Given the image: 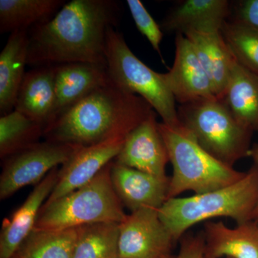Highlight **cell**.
<instances>
[{
    "mask_svg": "<svg viewBox=\"0 0 258 258\" xmlns=\"http://www.w3.org/2000/svg\"><path fill=\"white\" fill-rule=\"evenodd\" d=\"M112 0H73L29 33L28 64L37 68L86 62L106 66V35L118 20Z\"/></svg>",
    "mask_w": 258,
    "mask_h": 258,
    "instance_id": "1",
    "label": "cell"
},
{
    "mask_svg": "<svg viewBox=\"0 0 258 258\" xmlns=\"http://www.w3.org/2000/svg\"><path fill=\"white\" fill-rule=\"evenodd\" d=\"M155 111L142 97L113 83L95 90L47 125V142L89 147L129 133Z\"/></svg>",
    "mask_w": 258,
    "mask_h": 258,
    "instance_id": "2",
    "label": "cell"
},
{
    "mask_svg": "<svg viewBox=\"0 0 258 258\" xmlns=\"http://www.w3.org/2000/svg\"><path fill=\"white\" fill-rule=\"evenodd\" d=\"M257 199L258 171L254 165L235 184L187 198L169 199L158 211L176 242L192 226L212 218L230 217L237 224L252 220Z\"/></svg>",
    "mask_w": 258,
    "mask_h": 258,
    "instance_id": "3",
    "label": "cell"
},
{
    "mask_svg": "<svg viewBox=\"0 0 258 258\" xmlns=\"http://www.w3.org/2000/svg\"><path fill=\"white\" fill-rule=\"evenodd\" d=\"M159 129L173 167L168 200L186 191L200 195L221 189L245 176L246 172L212 157L181 123L171 126L159 123Z\"/></svg>",
    "mask_w": 258,
    "mask_h": 258,
    "instance_id": "4",
    "label": "cell"
},
{
    "mask_svg": "<svg viewBox=\"0 0 258 258\" xmlns=\"http://www.w3.org/2000/svg\"><path fill=\"white\" fill-rule=\"evenodd\" d=\"M113 161L88 184L43 205L35 225L37 230H58L101 223H120L126 217L111 177Z\"/></svg>",
    "mask_w": 258,
    "mask_h": 258,
    "instance_id": "5",
    "label": "cell"
},
{
    "mask_svg": "<svg viewBox=\"0 0 258 258\" xmlns=\"http://www.w3.org/2000/svg\"><path fill=\"white\" fill-rule=\"evenodd\" d=\"M180 122L209 154L226 165L249 157L253 132L232 114L222 99L200 100L181 105Z\"/></svg>",
    "mask_w": 258,
    "mask_h": 258,
    "instance_id": "6",
    "label": "cell"
},
{
    "mask_svg": "<svg viewBox=\"0 0 258 258\" xmlns=\"http://www.w3.org/2000/svg\"><path fill=\"white\" fill-rule=\"evenodd\" d=\"M106 68L112 83L125 92L142 97L159 113L162 123L181 124L176 101L163 78L131 50L121 34L110 26L106 35Z\"/></svg>",
    "mask_w": 258,
    "mask_h": 258,
    "instance_id": "7",
    "label": "cell"
},
{
    "mask_svg": "<svg viewBox=\"0 0 258 258\" xmlns=\"http://www.w3.org/2000/svg\"><path fill=\"white\" fill-rule=\"evenodd\" d=\"M78 148L45 141L4 159L0 200L10 198L24 186L39 184L52 169L69 160Z\"/></svg>",
    "mask_w": 258,
    "mask_h": 258,
    "instance_id": "8",
    "label": "cell"
},
{
    "mask_svg": "<svg viewBox=\"0 0 258 258\" xmlns=\"http://www.w3.org/2000/svg\"><path fill=\"white\" fill-rule=\"evenodd\" d=\"M175 243L157 209L131 212L119 225V258H161L170 255Z\"/></svg>",
    "mask_w": 258,
    "mask_h": 258,
    "instance_id": "9",
    "label": "cell"
},
{
    "mask_svg": "<svg viewBox=\"0 0 258 258\" xmlns=\"http://www.w3.org/2000/svg\"><path fill=\"white\" fill-rule=\"evenodd\" d=\"M125 139H115L103 143L79 147L59 169L55 188L44 205L50 204L94 179L118 155Z\"/></svg>",
    "mask_w": 258,
    "mask_h": 258,
    "instance_id": "10",
    "label": "cell"
},
{
    "mask_svg": "<svg viewBox=\"0 0 258 258\" xmlns=\"http://www.w3.org/2000/svg\"><path fill=\"white\" fill-rule=\"evenodd\" d=\"M175 49L172 67L162 75L176 102L183 105L217 98L192 45L182 34L176 35Z\"/></svg>",
    "mask_w": 258,
    "mask_h": 258,
    "instance_id": "11",
    "label": "cell"
},
{
    "mask_svg": "<svg viewBox=\"0 0 258 258\" xmlns=\"http://www.w3.org/2000/svg\"><path fill=\"white\" fill-rule=\"evenodd\" d=\"M153 113L125 137L115 162L158 177H167L169 154Z\"/></svg>",
    "mask_w": 258,
    "mask_h": 258,
    "instance_id": "12",
    "label": "cell"
},
{
    "mask_svg": "<svg viewBox=\"0 0 258 258\" xmlns=\"http://www.w3.org/2000/svg\"><path fill=\"white\" fill-rule=\"evenodd\" d=\"M111 177L115 193L131 212L143 208L159 210L168 200L169 176L158 177L113 161Z\"/></svg>",
    "mask_w": 258,
    "mask_h": 258,
    "instance_id": "13",
    "label": "cell"
},
{
    "mask_svg": "<svg viewBox=\"0 0 258 258\" xmlns=\"http://www.w3.org/2000/svg\"><path fill=\"white\" fill-rule=\"evenodd\" d=\"M106 66L75 62L55 66V103L50 123L98 88L111 83Z\"/></svg>",
    "mask_w": 258,
    "mask_h": 258,
    "instance_id": "14",
    "label": "cell"
},
{
    "mask_svg": "<svg viewBox=\"0 0 258 258\" xmlns=\"http://www.w3.org/2000/svg\"><path fill=\"white\" fill-rule=\"evenodd\" d=\"M58 171V167L50 171L35 186L23 205L3 222L0 234V258H12L34 230L40 210L55 188Z\"/></svg>",
    "mask_w": 258,
    "mask_h": 258,
    "instance_id": "15",
    "label": "cell"
},
{
    "mask_svg": "<svg viewBox=\"0 0 258 258\" xmlns=\"http://www.w3.org/2000/svg\"><path fill=\"white\" fill-rule=\"evenodd\" d=\"M183 35L191 42L205 68L215 96L222 99L237 61L221 29L190 30Z\"/></svg>",
    "mask_w": 258,
    "mask_h": 258,
    "instance_id": "16",
    "label": "cell"
},
{
    "mask_svg": "<svg viewBox=\"0 0 258 258\" xmlns=\"http://www.w3.org/2000/svg\"><path fill=\"white\" fill-rule=\"evenodd\" d=\"M202 233L205 258H258V221L230 228L224 222L209 220Z\"/></svg>",
    "mask_w": 258,
    "mask_h": 258,
    "instance_id": "17",
    "label": "cell"
},
{
    "mask_svg": "<svg viewBox=\"0 0 258 258\" xmlns=\"http://www.w3.org/2000/svg\"><path fill=\"white\" fill-rule=\"evenodd\" d=\"M55 66L36 68L26 73L18 91L15 111L47 126L55 103Z\"/></svg>",
    "mask_w": 258,
    "mask_h": 258,
    "instance_id": "18",
    "label": "cell"
},
{
    "mask_svg": "<svg viewBox=\"0 0 258 258\" xmlns=\"http://www.w3.org/2000/svg\"><path fill=\"white\" fill-rule=\"evenodd\" d=\"M227 0H185L163 20L162 31L184 34L190 30L221 29L230 13Z\"/></svg>",
    "mask_w": 258,
    "mask_h": 258,
    "instance_id": "19",
    "label": "cell"
},
{
    "mask_svg": "<svg viewBox=\"0 0 258 258\" xmlns=\"http://www.w3.org/2000/svg\"><path fill=\"white\" fill-rule=\"evenodd\" d=\"M29 33L27 30L10 34L0 53V111L6 115L14 111L18 91L28 64Z\"/></svg>",
    "mask_w": 258,
    "mask_h": 258,
    "instance_id": "20",
    "label": "cell"
},
{
    "mask_svg": "<svg viewBox=\"0 0 258 258\" xmlns=\"http://www.w3.org/2000/svg\"><path fill=\"white\" fill-rule=\"evenodd\" d=\"M222 101L246 128L258 132V76L236 62Z\"/></svg>",
    "mask_w": 258,
    "mask_h": 258,
    "instance_id": "21",
    "label": "cell"
},
{
    "mask_svg": "<svg viewBox=\"0 0 258 258\" xmlns=\"http://www.w3.org/2000/svg\"><path fill=\"white\" fill-rule=\"evenodd\" d=\"M64 3L62 0H0V32L11 34L47 21Z\"/></svg>",
    "mask_w": 258,
    "mask_h": 258,
    "instance_id": "22",
    "label": "cell"
},
{
    "mask_svg": "<svg viewBox=\"0 0 258 258\" xmlns=\"http://www.w3.org/2000/svg\"><path fill=\"white\" fill-rule=\"evenodd\" d=\"M79 229H34L12 258H73Z\"/></svg>",
    "mask_w": 258,
    "mask_h": 258,
    "instance_id": "23",
    "label": "cell"
},
{
    "mask_svg": "<svg viewBox=\"0 0 258 258\" xmlns=\"http://www.w3.org/2000/svg\"><path fill=\"white\" fill-rule=\"evenodd\" d=\"M45 126L17 111L0 118V157L2 160L40 143Z\"/></svg>",
    "mask_w": 258,
    "mask_h": 258,
    "instance_id": "24",
    "label": "cell"
},
{
    "mask_svg": "<svg viewBox=\"0 0 258 258\" xmlns=\"http://www.w3.org/2000/svg\"><path fill=\"white\" fill-rule=\"evenodd\" d=\"M119 225L101 222L78 227L73 258H119Z\"/></svg>",
    "mask_w": 258,
    "mask_h": 258,
    "instance_id": "25",
    "label": "cell"
},
{
    "mask_svg": "<svg viewBox=\"0 0 258 258\" xmlns=\"http://www.w3.org/2000/svg\"><path fill=\"white\" fill-rule=\"evenodd\" d=\"M221 32L237 63L258 76L257 30L236 20H226Z\"/></svg>",
    "mask_w": 258,
    "mask_h": 258,
    "instance_id": "26",
    "label": "cell"
},
{
    "mask_svg": "<svg viewBox=\"0 0 258 258\" xmlns=\"http://www.w3.org/2000/svg\"><path fill=\"white\" fill-rule=\"evenodd\" d=\"M127 5L139 32L147 37L153 48L159 54L161 59L160 43L163 32L154 18L139 0H127Z\"/></svg>",
    "mask_w": 258,
    "mask_h": 258,
    "instance_id": "27",
    "label": "cell"
},
{
    "mask_svg": "<svg viewBox=\"0 0 258 258\" xmlns=\"http://www.w3.org/2000/svg\"><path fill=\"white\" fill-rule=\"evenodd\" d=\"M179 253L175 258H205L203 233L185 235L181 237Z\"/></svg>",
    "mask_w": 258,
    "mask_h": 258,
    "instance_id": "28",
    "label": "cell"
},
{
    "mask_svg": "<svg viewBox=\"0 0 258 258\" xmlns=\"http://www.w3.org/2000/svg\"><path fill=\"white\" fill-rule=\"evenodd\" d=\"M234 20L258 31V0L239 2L236 7V17Z\"/></svg>",
    "mask_w": 258,
    "mask_h": 258,
    "instance_id": "29",
    "label": "cell"
},
{
    "mask_svg": "<svg viewBox=\"0 0 258 258\" xmlns=\"http://www.w3.org/2000/svg\"><path fill=\"white\" fill-rule=\"evenodd\" d=\"M249 157L252 158L253 159L254 164V165L257 167L258 171V144H255L252 147L249 154ZM252 220H255L258 221V199L257 205H256L255 209H254L253 215H252Z\"/></svg>",
    "mask_w": 258,
    "mask_h": 258,
    "instance_id": "30",
    "label": "cell"
},
{
    "mask_svg": "<svg viewBox=\"0 0 258 258\" xmlns=\"http://www.w3.org/2000/svg\"><path fill=\"white\" fill-rule=\"evenodd\" d=\"M161 258H175V257H174V256L171 255V254H170V255L165 256V257H161Z\"/></svg>",
    "mask_w": 258,
    "mask_h": 258,
    "instance_id": "31",
    "label": "cell"
}]
</instances>
